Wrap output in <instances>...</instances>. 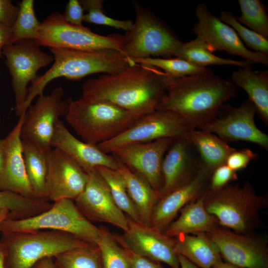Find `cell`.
<instances>
[{"mask_svg":"<svg viewBox=\"0 0 268 268\" xmlns=\"http://www.w3.org/2000/svg\"><path fill=\"white\" fill-rule=\"evenodd\" d=\"M219 18L235 30L247 49L268 55V39L239 22L232 12L222 10Z\"/></svg>","mask_w":268,"mask_h":268,"instance_id":"74e56055","label":"cell"},{"mask_svg":"<svg viewBox=\"0 0 268 268\" xmlns=\"http://www.w3.org/2000/svg\"><path fill=\"white\" fill-rule=\"evenodd\" d=\"M135 19L121 35V53L132 61L174 57L182 42L149 9L134 2Z\"/></svg>","mask_w":268,"mask_h":268,"instance_id":"52a82bcc","label":"cell"},{"mask_svg":"<svg viewBox=\"0 0 268 268\" xmlns=\"http://www.w3.org/2000/svg\"><path fill=\"white\" fill-rule=\"evenodd\" d=\"M9 211L5 208H0V225L6 220L8 216Z\"/></svg>","mask_w":268,"mask_h":268,"instance_id":"f907efd6","label":"cell"},{"mask_svg":"<svg viewBox=\"0 0 268 268\" xmlns=\"http://www.w3.org/2000/svg\"><path fill=\"white\" fill-rule=\"evenodd\" d=\"M212 49L202 39L197 37L195 39L182 42L174 57L188 61L195 65L206 67L211 65H232L244 67L254 63L246 61H238L218 57Z\"/></svg>","mask_w":268,"mask_h":268,"instance_id":"f546056e","label":"cell"},{"mask_svg":"<svg viewBox=\"0 0 268 268\" xmlns=\"http://www.w3.org/2000/svg\"><path fill=\"white\" fill-rule=\"evenodd\" d=\"M118 161V170L124 178L128 195L137 210L140 221L149 226L153 208L160 199L159 194L144 179Z\"/></svg>","mask_w":268,"mask_h":268,"instance_id":"83f0119b","label":"cell"},{"mask_svg":"<svg viewBox=\"0 0 268 268\" xmlns=\"http://www.w3.org/2000/svg\"><path fill=\"white\" fill-rule=\"evenodd\" d=\"M259 155L250 148L236 149L228 156L225 164L231 169L237 172L246 168L250 162L257 159Z\"/></svg>","mask_w":268,"mask_h":268,"instance_id":"60d3db41","label":"cell"},{"mask_svg":"<svg viewBox=\"0 0 268 268\" xmlns=\"http://www.w3.org/2000/svg\"><path fill=\"white\" fill-rule=\"evenodd\" d=\"M4 157V150L3 139H0V172L1 170Z\"/></svg>","mask_w":268,"mask_h":268,"instance_id":"681fc988","label":"cell"},{"mask_svg":"<svg viewBox=\"0 0 268 268\" xmlns=\"http://www.w3.org/2000/svg\"><path fill=\"white\" fill-rule=\"evenodd\" d=\"M206 210L219 225L238 233L252 232L260 224V213L268 205L267 195H258L247 181L242 186L229 184L203 195Z\"/></svg>","mask_w":268,"mask_h":268,"instance_id":"277c9868","label":"cell"},{"mask_svg":"<svg viewBox=\"0 0 268 268\" xmlns=\"http://www.w3.org/2000/svg\"><path fill=\"white\" fill-rule=\"evenodd\" d=\"M2 53L11 78L16 114L26 101L28 83L37 78L40 68L54 61V58L42 51L35 39L23 40L7 45Z\"/></svg>","mask_w":268,"mask_h":268,"instance_id":"7c38bea8","label":"cell"},{"mask_svg":"<svg viewBox=\"0 0 268 268\" xmlns=\"http://www.w3.org/2000/svg\"><path fill=\"white\" fill-rule=\"evenodd\" d=\"M24 118L23 113L19 117L12 130L3 139L4 157L0 172V191L35 199L27 176L23 155L21 130Z\"/></svg>","mask_w":268,"mask_h":268,"instance_id":"44dd1931","label":"cell"},{"mask_svg":"<svg viewBox=\"0 0 268 268\" xmlns=\"http://www.w3.org/2000/svg\"><path fill=\"white\" fill-rule=\"evenodd\" d=\"M256 113L255 106L249 98L238 107L223 104L213 119L197 129L214 134L227 143L249 142L268 150V135L256 125Z\"/></svg>","mask_w":268,"mask_h":268,"instance_id":"4fadbf2b","label":"cell"},{"mask_svg":"<svg viewBox=\"0 0 268 268\" xmlns=\"http://www.w3.org/2000/svg\"><path fill=\"white\" fill-rule=\"evenodd\" d=\"M46 190L49 201L64 199L74 200L84 190L87 173L63 151L53 148L47 154Z\"/></svg>","mask_w":268,"mask_h":268,"instance_id":"ac0fdd59","label":"cell"},{"mask_svg":"<svg viewBox=\"0 0 268 268\" xmlns=\"http://www.w3.org/2000/svg\"><path fill=\"white\" fill-rule=\"evenodd\" d=\"M98 227L100 239L97 245L100 250L102 268H130L128 255L113 234L105 226Z\"/></svg>","mask_w":268,"mask_h":268,"instance_id":"836d02e7","label":"cell"},{"mask_svg":"<svg viewBox=\"0 0 268 268\" xmlns=\"http://www.w3.org/2000/svg\"><path fill=\"white\" fill-rule=\"evenodd\" d=\"M18 5V14L11 28L12 44L25 39H35L41 24L35 15L33 0H22Z\"/></svg>","mask_w":268,"mask_h":268,"instance_id":"e575fe53","label":"cell"},{"mask_svg":"<svg viewBox=\"0 0 268 268\" xmlns=\"http://www.w3.org/2000/svg\"><path fill=\"white\" fill-rule=\"evenodd\" d=\"M85 14L84 21L88 23L108 26L118 29L127 31L131 28L133 22L130 20H119L108 16L103 8V0H80Z\"/></svg>","mask_w":268,"mask_h":268,"instance_id":"f35d334b","label":"cell"},{"mask_svg":"<svg viewBox=\"0 0 268 268\" xmlns=\"http://www.w3.org/2000/svg\"><path fill=\"white\" fill-rule=\"evenodd\" d=\"M0 268H4L3 267V252L2 247L0 243Z\"/></svg>","mask_w":268,"mask_h":268,"instance_id":"816d5d0a","label":"cell"},{"mask_svg":"<svg viewBox=\"0 0 268 268\" xmlns=\"http://www.w3.org/2000/svg\"><path fill=\"white\" fill-rule=\"evenodd\" d=\"M176 79L155 67L134 63L117 73L87 80L79 99L111 102L138 119L156 110Z\"/></svg>","mask_w":268,"mask_h":268,"instance_id":"6da1fadb","label":"cell"},{"mask_svg":"<svg viewBox=\"0 0 268 268\" xmlns=\"http://www.w3.org/2000/svg\"><path fill=\"white\" fill-rule=\"evenodd\" d=\"M127 217L128 229L120 236L133 252L154 261L164 263L172 268H180L175 238Z\"/></svg>","mask_w":268,"mask_h":268,"instance_id":"d6986e66","label":"cell"},{"mask_svg":"<svg viewBox=\"0 0 268 268\" xmlns=\"http://www.w3.org/2000/svg\"><path fill=\"white\" fill-rule=\"evenodd\" d=\"M237 87L243 89L254 103L256 113L268 125V70H253L251 66L232 72L231 79Z\"/></svg>","mask_w":268,"mask_h":268,"instance_id":"484cf974","label":"cell"},{"mask_svg":"<svg viewBox=\"0 0 268 268\" xmlns=\"http://www.w3.org/2000/svg\"><path fill=\"white\" fill-rule=\"evenodd\" d=\"M32 268H58L54 258L47 257L37 262Z\"/></svg>","mask_w":268,"mask_h":268,"instance_id":"bcb514c9","label":"cell"},{"mask_svg":"<svg viewBox=\"0 0 268 268\" xmlns=\"http://www.w3.org/2000/svg\"><path fill=\"white\" fill-rule=\"evenodd\" d=\"M210 175L201 167L190 180L160 198L153 208L149 226L163 233L179 210L203 195Z\"/></svg>","mask_w":268,"mask_h":268,"instance_id":"ffe728a7","label":"cell"},{"mask_svg":"<svg viewBox=\"0 0 268 268\" xmlns=\"http://www.w3.org/2000/svg\"><path fill=\"white\" fill-rule=\"evenodd\" d=\"M241 15L237 20L268 39V15L266 6L260 0H238Z\"/></svg>","mask_w":268,"mask_h":268,"instance_id":"8d00e7d4","label":"cell"},{"mask_svg":"<svg viewBox=\"0 0 268 268\" xmlns=\"http://www.w3.org/2000/svg\"><path fill=\"white\" fill-rule=\"evenodd\" d=\"M225 262L240 268H268V247L265 236L238 233L219 226L206 233Z\"/></svg>","mask_w":268,"mask_h":268,"instance_id":"5bb4252c","label":"cell"},{"mask_svg":"<svg viewBox=\"0 0 268 268\" xmlns=\"http://www.w3.org/2000/svg\"><path fill=\"white\" fill-rule=\"evenodd\" d=\"M180 268H199L184 257L178 255Z\"/></svg>","mask_w":268,"mask_h":268,"instance_id":"7dc6e473","label":"cell"},{"mask_svg":"<svg viewBox=\"0 0 268 268\" xmlns=\"http://www.w3.org/2000/svg\"><path fill=\"white\" fill-rule=\"evenodd\" d=\"M49 49L54 58L53 64L44 74L38 75L31 82L26 101L16 114L19 117L26 112L35 98L43 94L47 85L53 79L64 77L76 81L97 73L114 74L134 63L121 52L113 50Z\"/></svg>","mask_w":268,"mask_h":268,"instance_id":"3957f363","label":"cell"},{"mask_svg":"<svg viewBox=\"0 0 268 268\" xmlns=\"http://www.w3.org/2000/svg\"><path fill=\"white\" fill-rule=\"evenodd\" d=\"M40 46L86 51L113 50L121 52L120 34L99 35L89 28L68 23L56 11L43 21L35 39Z\"/></svg>","mask_w":268,"mask_h":268,"instance_id":"9c48e42d","label":"cell"},{"mask_svg":"<svg viewBox=\"0 0 268 268\" xmlns=\"http://www.w3.org/2000/svg\"><path fill=\"white\" fill-rule=\"evenodd\" d=\"M185 137L196 149L201 167L210 174L225 164L228 156L236 149L214 134L197 129L190 130Z\"/></svg>","mask_w":268,"mask_h":268,"instance_id":"d4e9b609","label":"cell"},{"mask_svg":"<svg viewBox=\"0 0 268 268\" xmlns=\"http://www.w3.org/2000/svg\"><path fill=\"white\" fill-rule=\"evenodd\" d=\"M88 180L83 192L73 201L91 222L111 224L126 231L127 215L117 206L109 188L97 168L86 172Z\"/></svg>","mask_w":268,"mask_h":268,"instance_id":"e0dca14e","label":"cell"},{"mask_svg":"<svg viewBox=\"0 0 268 268\" xmlns=\"http://www.w3.org/2000/svg\"><path fill=\"white\" fill-rule=\"evenodd\" d=\"M84 9L78 0H69L67 3L63 17L68 23L77 26H82L84 21Z\"/></svg>","mask_w":268,"mask_h":268,"instance_id":"7bdbcfd3","label":"cell"},{"mask_svg":"<svg viewBox=\"0 0 268 268\" xmlns=\"http://www.w3.org/2000/svg\"><path fill=\"white\" fill-rule=\"evenodd\" d=\"M11 28L0 24V59H4L3 49L7 45L12 44Z\"/></svg>","mask_w":268,"mask_h":268,"instance_id":"f6af8a7d","label":"cell"},{"mask_svg":"<svg viewBox=\"0 0 268 268\" xmlns=\"http://www.w3.org/2000/svg\"><path fill=\"white\" fill-rule=\"evenodd\" d=\"M195 15L197 22L194 24L192 31L214 52L225 51L254 64L268 66V55L247 49L235 30L213 15L205 3L198 4Z\"/></svg>","mask_w":268,"mask_h":268,"instance_id":"9a60e30c","label":"cell"},{"mask_svg":"<svg viewBox=\"0 0 268 268\" xmlns=\"http://www.w3.org/2000/svg\"><path fill=\"white\" fill-rule=\"evenodd\" d=\"M53 230L67 232L91 244L100 239L98 227L80 211L73 200L56 201L48 210L34 216L22 219H6L0 225V233Z\"/></svg>","mask_w":268,"mask_h":268,"instance_id":"ba28073f","label":"cell"},{"mask_svg":"<svg viewBox=\"0 0 268 268\" xmlns=\"http://www.w3.org/2000/svg\"><path fill=\"white\" fill-rule=\"evenodd\" d=\"M67 123L83 141L97 145L112 139L137 119L133 114L106 101L72 100L66 114Z\"/></svg>","mask_w":268,"mask_h":268,"instance_id":"8992f818","label":"cell"},{"mask_svg":"<svg viewBox=\"0 0 268 268\" xmlns=\"http://www.w3.org/2000/svg\"><path fill=\"white\" fill-rule=\"evenodd\" d=\"M201 168L198 153L185 136L174 139L162 164L163 186L160 198L190 180Z\"/></svg>","mask_w":268,"mask_h":268,"instance_id":"7402d4cb","label":"cell"},{"mask_svg":"<svg viewBox=\"0 0 268 268\" xmlns=\"http://www.w3.org/2000/svg\"><path fill=\"white\" fill-rule=\"evenodd\" d=\"M52 146L67 154L86 172L96 169L98 166L114 170L119 168V161L115 157L103 152L97 145L76 138L60 119L55 125Z\"/></svg>","mask_w":268,"mask_h":268,"instance_id":"603a6c76","label":"cell"},{"mask_svg":"<svg viewBox=\"0 0 268 268\" xmlns=\"http://www.w3.org/2000/svg\"><path fill=\"white\" fill-rule=\"evenodd\" d=\"M174 139L160 138L122 146L111 153L132 171L144 179L159 194L163 186L162 164Z\"/></svg>","mask_w":268,"mask_h":268,"instance_id":"2e32d148","label":"cell"},{"mask_svg":"<svg viewBox=\"0 0 268 268\" xmlns=\"http://www.w3.org/2000/svg\"><path fill=\"white\" fill-rule=\"evenodd\" d=\"M237 179L236 172L231 169L226 164L221 165L211 174L206 189L216 190L221 189Z\"/></svg>","mask_w":268,"mask_h":268,"instance_id":"ab89813d","label":"cell"},{"mask_svg":"<svg viewBox=\"0 0 268 268\" xmlns=\"http://www.w3.org/2000/svg\"><path fill=\"white\" fill-rule=\"evenodd\" d=\"M18 5H14L10 0H0V24L11 28L17 17Z\"/></svg>","mask_w":268,"mask_h":268,"instance_id":"ee69618b","label":"cell"},{"mask_svg":"<svg viewBox=\"0 0 268 268\" xmlns=\"http://www.w3.org/2000/svg\"><path fill=\"white\" fill-rule=\"evenodd\" d=\"M132 61L135 63L144 64L155 67L175 79L198 74L206 71L208 68L198 66L177 57H149L134 59Z\"/></svg>","mask_w":268,"mask_h":268,"instance_id":"d590c367","label":"cell"},{"mask_svg":"<svg viewBox=\"0 0 268 268\" xmlns=\"http://www.w3.org/2000/svg\"></svg>","mask_w":268,"mask_h":268,"instance_id":"f5cc1de1","label":"cell"},{"mask_svg":"<svg viewBox=\"0 0 268 268\" xmlns=\"http://www.w3.org/2000/svg\"><path fill=\"white\" fill-rule=\"evenodd\" d=\"M231 80L206 71L176 79L168 88L157 110L180 115L191 129H197L217 114L220 108L238 94Z\"/></svg>","mask_w":268,"mask_h":268,"instance_id":"7a4b0ae2","label":"cell"},{"mask_svg":"<svg viewBox=\"0 0 268 268\" xmlns=\"http://www.w3.org/2000/svg\"><path fill=\"white\" fill-rule=\"evenodd\" d=\"M118 243L126 251L130 260V268H164L160 263L138 255L124 243L119 234H113Z\"/></svg>","mask_w":268,"mask_h":268,"instance_id":"b9f144b4","label":"cell"},{"mask_svg":"<svg viewBox=\"0 0 268 268\" xmlns=\"http://www.w3.org/2000/svg\"><path fill=\"white\" fill-rule=\"evenodd\" d=\"M22 149L26 174L34 198L49 201L46 190L47 154L32 144L23 140Z\"/></svg>","mask_w":268,"mask_h":268,"instance_id":"f1b7e54d","label":"cell"},{"mask_svg":"<svg viewBox=\"0 0 268 268\" xmlns=\"http://www.w3.org/2000/svg\"><path fill=\"white\" fill-rule=\"evenodd\" d=\"M49 201L25 197L8 191H0V208L9 211L6 219H22L40 214L50 208Z\"/></svg>","mask_w":268,"mask_h":268,"instance_id":"4dcf8cb0","label":"cell"},{"mask_svg":"<svg viewBox=\"0 0 268 268\" xmlns=\"http://www.w3.org/2000/svg\"><path fill=\"white\" fill-rule=\"evenodd\" d=\"M64 94L63 87H57L50 94L39 95L25 113L21 139L45 154L53 148L52 140L56 124L61 116L66 115L72 101L71 97L63 99Z\"/></svg>","mask_w":268,"mask_h":268,"instance_id":"30bf717a","label":"cell"},{"mask_svg":"<svg viewBox=\"0 0 268 268\" xmlns=\"http://www.w3.org/2000/svg\"><path fill=\"white\" fill-rule=\"evenodd\" d=\"M0 243L4 268H32L42 259L91 244L71 234L53 230L2 233Z\"/></svg>","mask_w":268,"mask_h":268,"instance_id":"5b68a950","label":"cell"},{"mask_svg":"<svg viewBox=\"0 0 268 268\" xmlns=\"http://www.w3.org/2000/svg\"><path fill=\"white\" fill-rule=\"evenodd\" d=\"M54 259L58 268H102L100 250L96 244L71 249Z\"/></svg>","mask_w":268,"mask_h":268,"instance_id":"d6a6232c","label":"cell"},{"mask_svg":"<svg viewBox=\"0 0 268 268\" xmlns=\"http://www.w3.org/2000/svg\"><path fill=\"white\" fill-rule=\"evenodd\" d=\"M98 171L107 184L117 206L133 220L141 222L137 210L131 200L124 178L118 170L98 166Z\"/></svg>","mask_w":268,"mask_h":268,"instance_id":"1f68e13d","label":"cell"},{"mask_svg":"<svg viewBox=\"0 0 268 268\" xmlns=\"http://www.w3.org/2000/svg\"><path fill=\"white\" fill-rule=\"evenodd\" d=\"M212 268H240L222 260L216 262Z\"/></svg>","mask_w":268,"mask_h":268,"instance_id":"c3c4849f","label":"cell"},{"mask_svg":"<svg viewBox=\"0 0 268 268\" xmlns=\"http://www.w3.org/2000/svg\"><path fill=\"white\" fill-rule=\"evenodd\" d=\"M203 195L184 206L180 210L179 217L173 221L163 233L175 238L181 235L207 233L220 226L217 219L206 210Z\"/></svg>","mask_w":268,"mask_h":268,"instance_id":"cb8c5ba5","label":"cell"},{"mask_svg":"<svg viewBox=\"0 0 268 268\" xmlns=\"http://www.w3.org/2000/svg\"><path fill=\"white\" fill-rule=\"evenodd\" d=\"M175 238L177 254L199 268H212L222 260L217 247L205 232L181 235Z\"/></svg>","mask_w":268,"mask_h":268,"instance_id":"4316f807","label":"cell"},{"mask_svg":"<svg viewBox=\"0 0 268 268\" xmlns=\"http://www.w3.org/2000/svg\"><path fill=\"white\" fill-rule=\"evenodd\" d=\"M191 130L186 121L177 113L156 109L137 119L118 136L97 146L103 152L109 154L130 144L149 142L162 138L183 137Z\"/></svg>","mask_w":268,"mask_h":268,"instance_id":"8fae6325","label":"cell"}]
</instances>
